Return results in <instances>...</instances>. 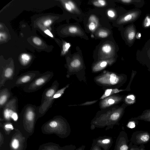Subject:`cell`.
Segmentation results:
<instances>
[{
  "label": "cell",
  "instance_id": "cell-1",
  "mask_svg": "<svg viewBox=\"0 0 150 150\" xmlns=\"http://www.w3.org/2000/svg\"><path fill=\"white\" fill-rule=\"evenodd\" d=\"M41 73L38 71H30L18 76L13 79L6 81L4 87L11 89L15 87L23 86L38 76Z\"/></svg>",
  "mask_w": 150,
  "mask_h": 150
},
{
  "label": "cell",
  "instance_id": "cell-40",
  "mask_svg": "<svg viewBox=\"0 0 150 150\" xmlns=\"http://www.w3.org/2000/svg\"><path fill=\"white\" fill-rule=\"evenodd\" d=\"M3 33H0V40H1V38L2 39H4L5 38V35Z\"/></svg>",
  "mask_w": 150,
  "mask_h": 150
},
{
  "label": "cell",
  "instance_id": "cell-29",
  "mask_svg": "<svg viewBox=\"0 0 150 150\" xmlns=\"http://www.w3.org/2000/svg\"><path fill=\"white\" fill-rule=\"evenodd\" d=\"M120 114L118 112L113 113L110 117V120L112 121H116L118 120L120 117Z\"/></svg>",
  "mask_w": 150,
  "mask_h": 150
},
{
  "label": "cell",
  "instance_id": "cell-30",
  "mask_svg": "<svg viewBox=\"0 0 150 150\" xmlns=\"http://www.w3.org/2000/svg\"><path fill=\"white\" fill-rule=\"evenodd\" d=\"M11 146L14 149H17L19 146V142L17 139H14L11 143Z\"/></svg>",
  "mask_w": 150,
  "mask_h": 150
},
{
  "label": "cell",
  "instance_id": "cell-35",
  "mask_svg": "<svg viewBox=\"0 0 150 150\" xmlns=\"http://www.w3.org/2000/svg\"><path fill=\"white\" fill-rule=\"evenodd\" d=\"M52 23V21L50 19H47L43 23L44 25L46 27L49 26Z\"/></svg>",
  "mask_w": 150,
  "mask_h": 150
},
{
  "label": "cell",
  "instance_id": "cell-39",
  "mask_svg": "<svg viewBox=\"0 0 150 150\" xmlns=\"http://www.w3.org/2000/svg\"><path fill=\"white\" fill-rule=\"evenodd\" d=\"M86 147V146L84 145H82L80 147L76 149L75 150H84Z\"/></svg>",
  "mask_w": 150,
  "mask_h": 150
},
{
  "label": "cell",
  "instance_id": "cell-41",
  "mask_svg": "<svg viewBox=\"0 0 150 150\" xmlns=\"http://www.w3.org/2000/svg\"><path fill=\"white\" fill-rule=\"evenodd\" d=\"M130 150H140L137 148L132 147L130 148Z\"/></svg>",
  "mask_w": 150,
  "mask_h": 150
},
{
  "label": "cell",
  "instance_id": "cell-31",
  "mask_svg": "<svg viewBox=\"0 0 150 150\" xmlns=\"http://www.w3.org/2000/svg\"><path fill=\"white\" fill-rule=\"evenodd\" d=\"M33 43L38 45H40L42 43V41L38 37H35L33 39Z\"/></svg>",
  "mask_w": 150,
  "mask_h": 150
},
{
  "label": "cell",
  "instance_id": "cell-24",
  "mask_svg": "<svg viewBox=\"0 0 150 150\" xmlns=\"http://www.w3.org/2000/svg\"><path fill=\"white\" fill-rule=\"evenodd\" d=\"M97 36L100 38H104L107 37L109 34V31L104 29L99 30L96 33Z\"/></svg>",
  "mask_w": 150,
  "mask_h": 150
},
{
  "label": "cell",
  "instance_id": "cell-25",
  "mask_svg": "<svg viewBox=\"0 0 150 150\" xmlns=\"http://www.w3.org/2000/svg\"><path fill=\"white\" fill-rule=\"evenodd\" d=\"M67 1L71 8L73 13H80V12L79 9L73 1L70 0Z\"/></svg>",
  "mask_w": 150,
  "mask_h": 150
},
{
  "label": "cell",
  "instance_id": "cell-26",
  "mask_svg": "<svg viewBox=\"0 0 150 150\" xmlns=\"http://www.w3.org/2000/svg\"><path fill=\"white\" fill-rule=\"evenodd\" d=\"M92 3L94 6L97 7H102L106 5V2L104 0H97L92 1Z\"/></svg>",
  "mask_w": 150,
  "mask_h": 150
},
{
  "label": "cell",
  "instance_id": "cell-5",
  "mask_svg": "<svg viewBox=\"0 0 150 150\" xmlns=\"http://www.w3.org/2000/svg\"><path fill=\"white\" fill-rule=\"evenodd\" d=\"M69 85L58 90L54 95L50 98L45 103L37 106L38 117L44 115L50 108L55 100L60 97L64 93L66 89L68 87Z\"/></svg>",
  "mask_w": 150,
  "mask_h": 150
},
{
  "label": "cell",
  "instance_id": "cell-2",
  "mask_svg": "<svg viewBox=\"0 0 150 150\" xmlns=\"http://www.w3.org/2000/svg\"><path fill=\"white\" fill-rule=\"evenodd\" d=\"M54 75V73L51 71L41 73L38 76L23 86V91L26 93H30L38 90L48 82Z\"/></svg>",
  "mask_w": 150,
  "mask_h": 150
},
{
  "label": "cell",
  "instance_id": "cell-21",
  "mask_svg": "<svg viewBox=\"0 0 150 150\" xmlns=\"http://www.w3.org/2000/svg\"><path fill=\"white\" fill-rule=\"evenodd\" d=\"M142 25L143 28L145 29L150 27V14L146 15L143 21Z\"/></svg>",
  "mask_w": 150,
  "mask_h": 150
},
{
  "label": "cell",
  "instance_id": "cell-34",
  "mask_svg": "<svg viewBox=\"0 0 150 150\" xmlns=\"http://www.w3.org/2000/svg\"><path fill=\"white\" fill-rule=\"evenodd\" d=\"M135 126L136 125L135 122L132 121L129 122L127 125V127L130 129L134 128Z\"/></svg>",
  "mask_w": 150,
  "mask_h": 150
},
{
  "label": "cell",
  "instance_id": "cell-4",
  "mask_svg": "<svg viewBox=\"0 0 150 150\" xmlns=\"http://www.w3.org/2000/svg\"><path fill=\"white\" fill-rule=\"evenodd\" d=\"M141 13V11L138 8L130 9L119 17L117 20L116 23L119 26H122L125 25L133 23L139 18Z\"/></svg>",
  "mask_w": 150,
  "mask_h": 150
},
{
  "label": "cell",
  "instance_id": "cell-20",
  "mask_svg": "<svg viewBox=\"0 0 150 150\" xmlns=\"http://www.w3.org/2000/svg\"><path fill=\"white\" fill-rule=\"evenodd\" d=\"M124 90H119L117 88L108 89L106 90L103 95L101 97L100 99H103L105 98L108 97L113 94L117 93Z\"/></svg>",
  "mask_w": 150,
  "mask_h": 150
},
{
  "label": "cell",
  "instance_id": "cell-28",
  "mask_svg": "<svg viewBox=\"0 0 150 150\" xmlns=\"http://www.w3.org/2000/svg\"><path fill=\"white\" fill-rule=\"evenodd\" d=\"M71 46L70 44L68 42H65L63 45L62 54H64L68 51Z\"/></svg>",
  "mask_w": 150,
  "mask_h": 150
},
{
  "label": "cell",
  "instance_id": "cell-32",
  "mask_svg": "<svg viewBox=\"0 0 150 150\" xmlns=\"http://www.w3.org/2000/svg\"><path fill=\"white\" fill-rule=\"evenodd\" d=\"M107 14L109 17L112 18L115 17L117 15L116 12L112 10H108L107 12Z\"/></svg>",
  "mask_w": 150,
  "mask_h": 150
},
{
  "label": "cell",
  "instance_id": "cell-9",
  "mask_svg": "<svg viewBox=\"0 0 150 150\" xmlns=\"http://www.w3.org/2000/svg\"><path fill=\"white\" fill-rule=\"evenodd\" d=\"M127 134L124 131H122L116 140L114 150H129Z\"/></svg>",
  "mask_w": 150,
  "mask_h": 150
},
{
  "label": "cell",
  "instance_id": "cell-12",
  "mask_svg": "<svg viewBox=\"0 0 150 150\" xmlns=\"http://www.w3.org/2000/svg\"><path fill=\"white\" fill-rule=\"evenodd\" d=\"M100 56L105 58H109L113 56L115 54V48L113 45L109 42L103 44L100 47L99 52Z\"/></svg>",
  "mask_w": 150,
  "mask_h": 150
},
{
  "label": "cell",
  "instance_id": "cell-16",
  "mask_svg": "<svg viewBox=\"0 0 150 150\" xmlns=\"http://www.w3.org/2000/svg\"><path fill=\"white\" fill-rule=\"evenodd\" d=\"M67 30L68 33L71 35L81 36L83 35V31L77 26L73 25L69 26Z\"/></svg>",
  "mask_w": 150,
  "mask_h": 150
},
{
  "label": "cell",
  "instance_id": "cell-37",
  "mask_svg": "<svg viewBox=\"0 0 150 150\" xmlns=\"http://www.w3.org/2000/svg\"><path fill=\"white\" fill-rule=\"evenodd\" d=\"M5 129L7 130H8L10 129H13V125L11 124H7L5 125Z\"/></svg>",
  "mask_w": 150,
  "mask_h": 150
},
{
  "label": "cell",
  "instance_id": "cell-15",
  "mask_svg": "<svg viewBox=\"0 0 150 150\" xmlns=\"http://www.w3.org/2000/svg\"><path fill=\"white\" fill-rule=\"evenodd\" d=\"M88 21V27L89 29L92 32L94 31L98 24L97 18L95 15H91L89 18Z\"/></svg>",
  "mask_w": 150,
  "mask_h": 150
},
{
  "label": "cell",
  "instance_id": "cell-33",
  "mask_svg": "<svg viewBox=\"0 0 150 150\" xmlns=\"http://www.w3.org/2000/svg\"><path fill=\"white\" fill-rule=\"evenodd\" d=\"M64 2V6L66 9L68 11L73 13L71 8L67 1H66Z\"/></svg>",
  "mask_w": 150,
  "mask_h": 150
},
{
  "label": "cell",
  "instance_id": "cell-8",
  "mask_svg": "<svg viewBox=\"0 0 150 150\" xmlns=\"http://www.w3.org/2000/svg\"><path fill=\"white\" fill-rule=\"evenodd\" d=\"M113 143L112 137L104 136L93 139L92 144L96 145L102 148L103 150H109L112 146Z\"/></svg>",
  "mask_w": 150,
  "mask_h": 150
},
{
  "label": "cell",
  "instance_id": "cell-23",
  "mask_svg": "<svg viewBox=\"0 0 150 150\" xmlns=\"http://www.w3.org/2000/svg\"><path fill=\"white\" fill-rule=\"evenodd\" d=\"M135 120H141L150 122V110L142 114L139 117L134 118Z\"/></svg>",
  "mask_w": 150,
  "mask_h": 150
},
{
  "label": "cell",
  "instance_id": "cell-19",
  "mask_svg": "<svg viewBox=\"0 0 150 150\" xmlns=\"http://www.w3.org/2000/svg\"><path fill=\"white\" fill-rule=\"evenodd\" d=\"M110 60H103L100 61L96 64L93 68L95 71H98L105 67Z\"/></svg>",
  "mask_w": 150,
  "mask_h": 150
},
{
  "label": "cell",
  "instance_id": "cell-11",
  "mask_svg": "<svg viewBox=\"0 0 150 150\" xmlns=\"http://www.w3.org/2000/svg\"><path fill=\"white\" fill-rule=\"evenodd\" d=\"M119 77L114 73H107L99 77L97 81L103 84L115 85L119 81Z\"/></svg>",
  "mask_w": 150,
  "mask_h": 150
},
{
  "label": "cell",
  "instance_id": "cell-22",
  "mask_svg": "<svg viewBox=\"0 0 150 150\" xmlns=\"http://www.w3.org/2000/svg\"><path fill=\"white\" fill-rule=\"evenodd\" d=\"M81 61L78 57L74 58L70 64L71 67L73 68H78L81 65Z\"/></svg>",
  "mask_w": 150,
  "mask_h": 150
},
{
  "label": "cell",
  "instance_id": "cell-3",
  "mask_svg": "<svg viewBox=\"0 0 150 150\" xmlns=\"http://www.w3.org/2000/svg\"><path fill=\"white\" fill-rule=\"evenodd\" d=\"M18 100L17 97H13L2 109V114L4 119L9 121L12 120L17 121L19 117Z\"/></svg>",
  "mask_w": 150,
  "mask_h": 150
},
{
  "label": "cell",
  "instance_id": "cell-7",
  "mask_svg": "<svg viewBox=\"0 0 150 150\" xmlns=\"http://www.w3.org/2000/svg\"><path fill=\"white\" fill-rule=\"evenodd\" d=\"M136 55L138 60L150 64V39L147 40L141 49L137 50Z\"/></svg>",
  "mask_w": 150,
  "mask_h": 150
},
{
  "label": "cell",
  "instance_id": "cell-42",
  "mask_svg": "<svg viewBox=\"0 0 150 150\" xmlns=\"http://www.w3.org/2000/svg\"><path fill=\"white\" fill-rule=\"evenodd\" d=\"M140 150H144V149L143 148H142Z\"/></svg>",
  "mask_w": 150,
  "mask_h": 150
},
{
  "label": "cell",
  "instance_id": "cell-17",
  "mask_svg": "<svg viewBox=\"0 0 150 150\" xmlns=\"http://www.w3.org/2000/svg\"><path fill=\"white\" fill-rule=\"evenodd\" d=\"M120 98L110 97L105 99L103 102L102 105L104 107L108 106L114 104L116 102L120 100Z\"/></svg>",
  "mask_w": 150,
  "mask_h": 150
},
{
  "label": "cell",
  "instance_id": "cell-18",
  "mask_svg": "<svg viewBox=\"0 0 150 150\" xmlns=\"http://www.w3.org/2000/svg\"><path fill=\"white\" fill-rule=\"evenodd\" d=\"M30 60L31 57L29 55L27 54H23L20 56L21 63L23 67L26 66L28 64Z\"/></svg>",
  "mask_w": 150,
  "mask_h": 150
},
{
  "label": "cell",
  "instance_id": "cell-36",
  "mask_svg": "<svg viewBox=\"0 0 150 150\" xmlns=\"http://www.w3.org/2000/svg\"><path fill=\"white\" fill-rule=\"evenodd\" d=\"M90 150H102L101 148L98 146L92 144L91 146Z\"/></svg>",
  "mask_w": 150,
  "mask_h": 150
},
{
  "label": "cell",
  "instance_id": "cell-27",
  "mask_svg": "<svg viewBox=\"0 0 150 150\" xmlns=\"http://www.w3.org/2000/svg\"><path fill=\"white\" fill-rule=\"evenodd\" d=\"M135 97L132 94L128 95L125 98V101L128 104H132L135 102Z\"/></svg>",
  "mask_w": 150,
  "mask_h": 150
},
{
  "label": "cell",
  "instance_id": "cell-38",
  "mask_svg": "<svg viewBox=\"0 0 150 150\" xmlns=\"http://www.w3.org/2000/svg\"><path fill=\"white\" fill-rule=\"evenodd\" d=\"M44 33L45 34L49 36L52 38L53 37V35L49 30L48 29L45 30L44 31Z\"/></svg>",
  "mask_w": 150,
  "mask_h": 150
},
{
  "label": "cell",
  "instance_id": "cell-13",
  "mask_svg": "<svg viewBox=\"0 0 150 150\" xmlns=\"http://www.w3.org/2000/svg\"><path fill=\"white\" fill-rule=\"evenodd\" d=\"M11 89L4 87L0 89V109H2L8 102L13 97Z\"/></svg>",
  "mask_w": 150,
  "mask_h": 150
},
{
  "label": "cell",
  "instance_id": "cell-10",
  "mask_svg": "<svg viewBox=\"0 0 150 150\" xmlns=\"http://www.w3.org/2000/svg\"><path fill=\"white\" fill-rule=\"evenodd\" d=\"M150 140V134L147 132L139 131L133 133L131 138V141L135 144H146Z\"/></svg>",
  "mask_w": 150,
  "mask_h": 150
},
{
  "label": "cell",
  "instance_id": "cell-6",
  "mask_svg": "<svg viewBox=\"0 0 150 150\" xmlns=\"http://www.w3.org/2000/svg\"><path fill=\"white\" fill-rule=\"evenodd\" d=\"M122 38L126 44L129 47L134 44L136 38L137 30L135 25L132 23L129 24L122 30Z\"/></svg>",
  "mask_w": 150,
  "mask_h": 150
},
{
  "label": "cell",
  "instance_id": "cell-14",
  "mask_svg": "<svg viewBox=\"0 0 150 150\" xmlns=\"http://www.w3.org/2000/svg\"><path fill=\"white\" fill-rule=\"evenodd\" d=\"M117 1L125 5L134 4L137 8H142L145 4L143 0H120Z\"/></svg>",
  "mask_w": 150,
  "mask_h": 150
}]
</instances>
